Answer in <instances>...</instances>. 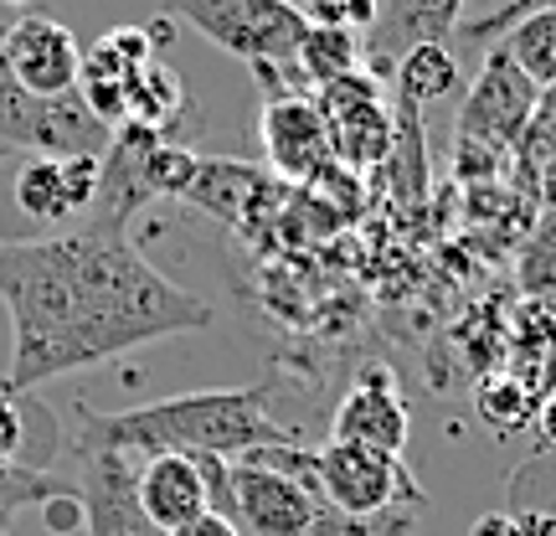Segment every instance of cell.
<instances>
[{"label":"cell","mask_w":556,"mask_h":536,"mask_svg":"<svg viewBox=\"0 0 556 536\" xmlns=\"http://www.w3.org/2000/svg\"><path fill=\"white\" fill-rule=\"evenodd\" d=\"M417 511H381V516H351V511H336V506H319L309 532L304 536H413Z\"/></svg>","instance_id":"23"},{"label":"cell","mask_w":556,"mask_h":536,"mask_svg":"<svg viewBox=\"0 0 556 536\" xmlns=\"http://www.w3.org/2000/svg\"><path fill=\"white\" fill-rule=\"evenodd\" d=\"M114 129L78 94L37 99L0 67V145L16 155H103Z\"/></svg>","instance_id":"6"},{"label":"cell","mask_w":556,"mask_h":536,"mask_svg":"<svg viewBox=\"0 0 556 536\" xmlns=\"http://www.w3.org/2000/svg\"><path fill=\"white\" fill-rule=\"evenodd\" d=\"M516 278L536 304H556V217L552 212H541V217L526 227Z\"/></svg>","instance_id":"21"},{"label":"cell","mask_w":556,"mask_h":536,"mask_svg":"<svg viewBox=\"0 0 556 536\" xmlns=\"http://www.w3.org/2000/svg\"><path fill=\"white\" fill-rule=\"evenodd\" d=\"M180 109H186V88L180 78L165 67V62H144L129 83V94H124V124H139V129H155L165 135L170 124L180 120Z\"/></svg>","instance_id":"17"},{"label":"cell","mask_w":556,"mask_h":536,"mask_svg":"<svg viewBox=\"0 0 556 536\" xmlns=\"http://www.w3.org/2000/svg\"><path fill=\"white\" fill-rule=\"evenodd\" d=\"M319 114L330 120V145H336V160L345 171H371V165H387L392 155V139H397V114L387 109V94H381L377 73H345V78L315 88Z\"/></svg>","instance_id":"8"},{"label":"cell","mask_w":556,"mask_h":536,"mask_svg":"<svg viewBox=\"0 0 556 536\" xmlns=\"http://www.w3.org/2000/svg\"><path fill=\"white\" fill-rule=\"evenodd\" d=\"M0 67L37 99H62L78 94L83 47L78 37L52 16H21L16 26L0 32Z\"/></svg>","instance_id":"11"},{"label":"cell","mask_w":556,"mask_h":536,"mask_svg":"<svg viewBox=\"0 0 556 536\" xmlns=\"http://www.w3.org/2000/svg\"><path fill=\"white\" fill-rule=\"evenodd\" d=\"M315 496L351 516H381V511H422L413 470L402 454H381L366 444H340L330 438L315 449Z\"/></svg>","instance_id":"7"},{"label":"cell","mask_w":556,"mask_h":536,"mask_svg":"<svg viewBox=\"0 0 556 536\" xmlns=\"http://www.w3.org/2000/svg\"><path fill=\"white\" fill-rule=\"evenodd\" d=\"M135 500L144 521L155 526L160 536L180 532L186 521H197L212 511V496H206V479H201L197 459L186 454H150L135 470Z\"/></svg>","instance_id":"15"},{"label":"cell","mask_w":556,"mask_h":536,"mask_svg":"<svg viewBox=\"0 0 556 536\" xmlns=\"http://www.w3.org/2000/svg\"><path fill=\"white\" fill-rule=\"evenodd\" d=\"M552 315H556V304H552Z\"/></svg>","instance_id":"33"},{"label":"cell","mask_w":556,"mask_h":536,"mask_svg":"<svg viewBox=\"0 0 556 536\" xmlns=\"http://www.w3.org/2000/svg\"><path fill=\"white\" fill-rule=\"evenodd\" d=\"M381 0H309L299 16L309 26H345V32H361V26H377Z\"/></svg>","instance_id":"25"},{"label":"cell","mask_w":556,"mask_h":536,"mask_svg":"<svg viewBox=\"0 0 556 536\" xmlns=\"http://www.w3.org/2000/svg\"><path fill=\"white\" fill-rule=\"evenodd\" d=\"M536 434H541V444H546V449H556V392L536 402Z\"/></svg>","instance_id":"30"},{"label":"cell","mask_w":556,"mask_h":536,"mask_svg":"<svg viewBox=\"0 0 556 536\" xmlns=\"http://www.w3.org/2000/svg\"><path fill=\"white\" fill-rule=\"evenodd\" d=\"M407 434H413V417H407V402H402L392 372H361L356 387L340 398L336 423H330V438L340 444H366V449H381V454H402L407 449Z\"/></svg>","instance_id":"14"},{"label":"cell","mask_w":556,"mask_h":536,"mask_svg":"<svg viewBox=\"0 0 556 536\" xmlns=\"http://www.w3.org/2000/svg\"><path fill=\"white\" fill-rule=\"evenodd\" d=\"M180 201H191L197 212L217 217L222 227H232L242 238H258L268 222H278V201H283V180L268 165L253 160H201L197 155V176L180 191Z\"/></svg>","instance_id":"9"},{"label":"cell","mask_w":556,"mask_h":536,"mask_svg":"<svg viewBox=\"0 0 556 536\" xmlns=\"http://www.w3.org/2000/svg\"><path fill=\"white\" fill-rule=\"evenodd\" d=\"M397 88L402 99L428 109V103L448 99L458 88V58L443 47V41H417L397 58Z\"/></svg>","instance_id":"19"},{"label":"cell","mask_w":556,"mask_h":536,"mask_svg":"<svg viewBox=\"0 0 556 536\" xmlns=\"http://www.w3.org/2000/svg\"><path fill=\"white\" fill-rule=\"evenodd\" d=\"M135 454L78 444V506L88 536H160L135 500Z\"/></svg>","instance_id":"13"},{"label":"cell","mask_w":556,"mask_h":536,"mask_svg":"<svg viewBox=\"0 0 556 536\" xmlns=\"http://www.w3.org/2000/svg\"><path fill=\"white\" fill-rule=\"evenodd\" d=\"M536 83L520 73L505 47H490V58L479 67L469 99L458 109V139H454V165L458 180H495L505 165H510V150H516L520 129L536 109Z\"/></svg>","instance_id":"4"},{"label":"cell","mask_w":556,"mask_h":536,"mask_svg":"<svg viewBox=\"0 0 556 536\" xmlns=\"http://www.w3.org/2000/svg\"><path fill=\"white\" fill-rule=\"evenodd\" d=\"M78 444L119 454H212L242 459L268 444H294V434L268 413V387H201L160 398L129 413H88Z\"/></svg>","instance_id":"2"},{"label":"cell","mask_w":556,"mask_h":536,"mask_svg":"<svg viewBox=\"0 0 556 536\" xmlns=\"http://www.w3.org/2000/svg\"><path fill=\"white\" fill-rule=\"evenodd\" d=\"M5 155H16V150H5V145H0V160H5Z\"/></svg>","instance_id":"32"},{"label":"cell","mask_w":556,"mask_h":536,"mask_svg":"<svg viewBox=\"0 0 556 536\" xmlns=\"http://www.w3.org/2000/svg\"><path fill=\"white\" fill-rule=\"evenodd\" d=\"M26 413H31V392H11L0 382V475L26 464Z\"/></svg>","instance_id":"24"},{"label":"cell","mask_w":556,"mask_h":536,"mask_svg":"<svg viewBox=\"0 0 556 536\" xmlns=\"http://www.w3.org/2000/svg\"><path fill=\"white\" fill-rule=\"evenodd\" d=\"M536 201H541V212H552L556 217V155L536 171Z\"/></svg>","instance_id":"29"},{"label":"cell","mask_w":556,"mask_h":536,"mask_svg":"<svg viewBox=\"0 0 556 536\" xmlns=\"http://www.w3.org/2000/svg\"><path fill=\"white\" fill-rule=\"evenodd\" d=\"M170 16L248 67H294L309 21L289 0H165Z\"/></svg>","instance_id":"5"},{"label":"cell","mask_w":556,"mask_h":536,"mask_svg":"<svg viewBox=\"0 0 556 536\" xmlns=\"http://www.w3.org/2000/svg\"><path fill=\"white\" fill-rule=\"evenodd\" d=\"M458 16V0H387L377 11V47H397L402 58V41L417 47V41H443L448 26Z\"/></svg>","instance_id":"16"},{"label":"cell","mask_w":556,"mask_h":536,"mask_svg":"<svg viewBox=\"0 0 556 536\" xmlns=\"http://www.w3.org/2000/svg\"><path fill=\"white\" fill-rule=\"evenodd\" d=\"M0 5H26V0H0Z\"/></svg>","instance_id":"31"},{"label":"cell","mask_w":556,"mask_h":536,"mask_svg":"<svg viewBox=\"0 0 556 536\" xmlns=\"http://www.w3.org/2000/svg\"><path fill=\"white\" fill-rule=\"evenodd\" d=\"M479 417L495 428V434H516L536 417V398L526 392L520 377H490L479 387Z\"/></svg>","instance_id":"22"},{"label":"cell","mask_w":556,"mask_h":536,"mask_svg":"<svg viewBox=\"0 0 556 536\" xmlns=\"http://www.w3.org/2000/svg\"><path fill=\"white\" fill-rule=\"evenodd\" d=\"M99 197V155L0 160V242H37L88 222Z\"/></svg>","instance_id":"3"},{"label":"cell","mask_w":556,"mask_h":536,"mask_svg":"<svg viewBox=\"0 0 556 536\" xmlns=\"http://www.w3.org/2000/svg\"><path fill=\"white\" fill-rule=\"evenodd\" d=\"M170 536H242L238 526L227 516H217V511H206V516H197V521H186L180 532H170Z\"/></svg>","instance_id":"27"},{"label":"cell","mask_w":556,"mask_h":536,"mask_svg":"<svg viewBox=\"0 0 556 536\" xmlns=\"http://www.w3.org/2000/svg\"><path fill=\"white\" fill-rule=\"evenodd\" d=\"M258 139H263V165L283 186H304L336 160L330 120L319 114L315 94H274V99H263Z\"/></svg>","instance_id":"10"},{"label":"cell","mask_w":556,"mask_h":536,"mask_svg":"<svg viewBox=\"0 0 556 536\" xmlns=\"http://www.w3.org/2000/svg\"><path fill=\"white\" fill-rule=\"evenodd\" d=\"M0 304L11 315V392H37L41 382L217 320L212 304L160 274L129 233L88 222L37 242H0Z\"/></svg>","instance_id":"1"},{"label":"cell","mask_w":556,"mask_h":536,"mask_svg":"<svg viewBox=\"0 0 556 536\" xmlns=\"http://www.w3.org/2000/svg\"><path fill=\"white\" fill-rule=\"evenodd\" d=\"M170 37V26H119L103 32L93 47H83V73H78V99L93 109V120L109 129L124 124V94L144 62H155V41Z\"/></svg>","instance_id":"12"},{"label":"cell","mask_w":556,"mask_h":536,"mask_svg":"<svg viewBox=\"0 0 556 536\" xmlns=\"http://www.w3.org/2000/svg\"><path fill=\"white\" fill-rule=\"evenodd\" d=\"M469 536H526V526H520V516H505V511H495V516H479Z\"/></svg>","instance_id":"28"},{"label":"cell","mask_w":556,"mask_h":536,"mask_svg":"<svg viewBox=\"0 0 556 536\" xmlns=\"http://www.w3.org/2000/svg\"><path fill=\"white\" fill-rule=\"evenodd\" d=\"M541 5H556V0H505V5H500V11H490L484 21H469V26H464V37H475V41H500L520 16H531V11H541Z\"/></svg>","instance_id":"26"},{"label":"cell","mask_w":556,"mask_h":536,"mask_svg":"<svg viewBox=\"0 0 556 536\" xmlns=\"http://www.w3.org/2000/svg\"><path fill=\"white\" fill-rule=\"evenodd\" d=\"M361 58H366L361 32H345V26H309L304 41H299L294 67H299V78H304V88H325V83L356 73Z\"/></svg>","instance_id":"18"},{"label":"cell","mask_w":556,"mask_h":536,"mask_svg":"<svg viewBox=\"0 0 556 536\" xmlns=\"http://www.w3.org/2000/svg\"><path fill=\"white\" fill-rule=\"evenodd\" d=\"M500 47L510 52V62H516L536 88H552L556 83V5H541L531 16H520L516 26L500 37Z\"/></svg>","instance_id":"20"}]
</instances>
